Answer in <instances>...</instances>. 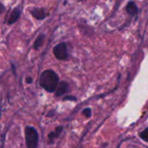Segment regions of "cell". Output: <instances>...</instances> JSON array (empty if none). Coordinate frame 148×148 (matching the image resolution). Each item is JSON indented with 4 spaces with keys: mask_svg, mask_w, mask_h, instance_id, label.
Instances as JSON below:
<instances>
[{
    "mask_svg": "<svg viewBox=\"0 0 148 148\" xmlns=\"http://www.w3.org/2000/svg\"><path fill=\"white\" fill-rule=\"evenodd\" d=\"M59 77L53 70H45L40 77V85L48 92H54L58 85Z\"/></svg>",
    "mask_w": 148,
    "mask_h": 148,
    "instance_id": "obj_1",
    "label": "cell"
},
{
    "mask_svg": "<svg viewBox=\"0 0 148 148\" xmlns=\"http://www.w3.org/2000/svg\"><path fill=\"white\" fill-rule=\"evenodd\" d=\"M25 140L26 145L29 148H35L37 147L38 134L34 127H27L25 128Z\"/></svg>",
    "mask_w": 148,
    "mask_h": 148,
    "instance_id": "obj_2",
    "label": "cell"
},
{
    "mask_svg": "<svg viewBox=\"0 0 148 148\" xmlns=\"http://www.w3.org/2000/svg\"><path fill=\"white\" fill-rule=\"evenodd\" d=\"M54 54L56 56V57L59 60H65L68 58L69 54H68V50H67V46L65 43L62 42L57 44L55 48H54Z\"/></svg>",
    "mask_w": 148,
    "mask_h": 148,
    "instance_id": "obj_3",
    "label": "cell"
},
{
    "mask_svg": "<svg viewBox=\"0 0 148 148\" xmlns=\"http://www.w3.org/2000/svg\"><path fill=\"white\" fill-rule=\"evenodd\" d=\"M69 89V84L65 82H62L60 83H58L56 88V95L57 96H61L62 95H64L65 93H67Z\"/></svg>",
    "mask_w": 148,
    "mask_h": 148,
    "instance_id": "obj_4",
    "label": "cell"
},
{
    "mask_svg": "<svg viewBox=\"0 0 148 148\" xmlns=\"http://www.w3.org/2000/svg\"><path fill=\"white\" fill-rule=\"evenodd\" d=\"M127 11L129 15L131 16H135L138 13V7L136 3L133 1L129 2L127 5Z\"/></svg>",
    "mask_w": 148,
    "mask_h": 148,
    "instance_id": "obj_5",
    "label": "cell"
},
{
    "mask_svg": "<svg viewBox=\"0 0 148 148\" xmlns=\"http://www.w3.org/2000/svg\"><path fill=\"white\" fill-rule=\"evenodd\" d=\"M31 13L37 19H43L46 16V13L43 9H33Z\"/></svg>",
    "mask_w": 148,
    "mask_h": 148,
    "instance_id": "obj_6",
    "label": "cell"
},
{
    "mask_svg": "<svg viewBox=\"0 0 148 148\" xmlns=\"http://www.w3.org/2000/svg\"><path fill=\"white\" fill-rule=\"evenodd\" d=\"M19 16H20V10H19L18 8H16V9H15V10L11 12L8 23H9L10 24L15 23V22L19 18Z\"/></svg>",
    "mask_w": 148,
    "mask_h": 148,
    "instance_id": "obj_7",
    "label": "cell"
},
{
    "mask_svg": "<svg viewBox=\"0 0 148 148\" xmlns=\"http://www.w3.org/2000/svg\"><path fill=\"white\" fill-rule=\"evenodd\" d=\"M43 39H44V36H43V35H41V36H39L37 37V39L36 40L35 44H34V48H35L36 49H38V48L42 45V42H43Z\"/></svg>",
    "mask_w": 148,
    "mask_h": 148,
    "instance_id": "obj_8",
    "label": "cell"
},
{
    "mask_svg": "<svg viewBox=\"0 0 148 148\" xmlns=\"http://www.w3.org/2000/svg\"><path fill=\"white\" fill-rule=\"evenodd\" d=\"M140 138H141L144 141L148 142V128L145 129L143 132H141L140 134Z\"/></svg>",
    "mask_w": 148,
    "mask_h": 148,
    "instance_id": "obj_9",
    "label": "cell"
},
{
    "mask_svg": "<svg viewBox=\"0 0 148 148\" xmlns=\"http://www.w3.org/2000/svg\"><path fill=\"white\" fill-rule=\"evenodd\" d=\"M83 114L86 117H90L91 116V109L90 108H86L83 110Z\"/></svg>",
    "mask_w": 148,
    "mask_h": 148,
    "instance_id": "obj_10",
    "label": "cell"
},
{
    "mask_svg": "<svg viewBox=\"0 0 148 148\" xmlns=\"http://www.w3.org/2000/svg\"><path fill=\"white\" fill-rule=\"evenodd\" d=\"M3 10H4V6L0 3V14H1L2 12H3Z\"/></svg>",
    "mask_w": 148,
    "mask_h": 148,
    "instance_id": "obj_11",
    "label": "cell"
},
{
    "mask_svg": "<svg viewBox=\"0 0 148 148\" xmlns=\"http://www.w3.org/2000/svg\"><path fill=\"white\" fill-rule=\"evenodd\" d=\"M26 82H27L28 83H31V82H32V80H31V78H30V77H29V78H27V79H26Z\"/></svg>",
    "mask_w": 148,
    "mask_h": 148,
    "instance_id": "obj_12",
    "label": "cell"
},
{
    "mask_svg": "<svg viewBox=\"0 0 148 148\" xmlns=\"http://www.w3.org/2000/svg\"><path fill=\"white\" fill-rule=\"evenodd\" d=\"M67 99H74V100H75V97H71V96H68V97H65L64 98V100H67Z\"/></svg>",
    "mask_w": 148,
    "mask_h": 148,
    "instance_id": "obj_13",
    "label": "cell"
}]
</instances>
